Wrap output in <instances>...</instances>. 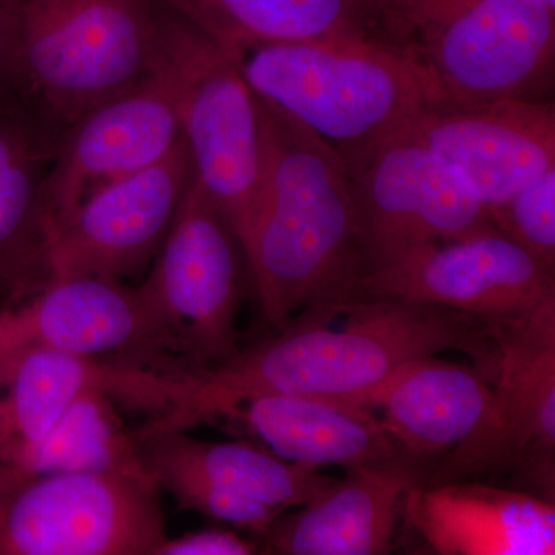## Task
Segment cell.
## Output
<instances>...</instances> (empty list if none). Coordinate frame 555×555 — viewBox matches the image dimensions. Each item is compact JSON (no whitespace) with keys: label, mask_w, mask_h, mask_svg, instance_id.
I'll return each instance as SVG.
<instances>
[{"label":"cell","mask_w":555,"mask_h":555,"mask_svg":"<svg viewBox=\"0 0 555 555\" xmlns=\"http://www.w3.org/2000/svg\"><path fill=\"white\" fill-rule=\"evenodd\" d=\"M345 326L288 324L275 338L210 369L179 375L164 425L188 430L224 418L241 400L269 393L349 397L378 385L409 361L459 350L494 382L499 346L489 321L398 298L363 297Z\"/></svg>","instance_id":"1"},{"label":"cell","mask_w":555,"mask_h":555,"mask_svg":"<svg viewBox=\"0 0 555 555\" xmlns=\"http://www.w3.org/2000/svg\"><path fill=\"white\" fill-rule=\"evenodd\" d=\"M255 101L261 189L243 251L259 305L278 332L298 321L331 323L358 299L364 273L352 178L324 139Z\"/></svg>","instance_id":"2"},{"label":"cell","mask_w":555,"mask_h":555,"mask_svg":"<svg viewBox=\"0 0 555 555\" xmlns=\"http://www.w3.org/2000/svg\"><path fill=\"white\" fill-rule=\"evenodd\" d=\"M0 9L3 83L61 131L158 69V0H0Z\"/></svg>","instance_id":"3"},{"label":"cell","mask_w":555,"mask_h":555,"mask_svg":"<svg viewBox=\"0 0 555 555\" xmlns=\"http://www.w3.org/2000/svg\"><path fill=\"white\" fill-rule=\"evenodd\" d=\"M232 61L258 100L308 127L345 160L441 105L422 69L375 40L258 43Z\"/></svg>","instance_id":"4"},{"label":"cell","mask_w":555,"mask_h":555,"mask_svg":"<svg viewBox=\"0 0 555 555\" xmlns=\"http://www.w3.org/2000/svg\"><path fill=\"white\" fill-rule=\"evenodd\" d=\"M387 46L433 80L441 105L543 100L555 7L543 0H379Z\"/></svg>","instance_id":"5"},{"label":"cell","mask_w":555,"mask_h":555,"mask_svg":"<svg viewBox=\"0 0 555 555\" xmlns=\"http://www.w3.org/2000/svg\"><path fill=\"white\" fill-rule=\"evenodd\" d=\"M159 2V65L177 96L196 181L228 219L241 248L261 189L257 101L235 62Z\"/></svg>","instance_id":"6"},{"label":"cell","mask_w":555,"mask_h":555,"mask_svg":"<svg viewBox=\"0 0 555 555\" xmlns=\"http://www.w3.org/2000/svg\"><path fill=\"white\" fill-rule=\"evenodd\" d=\"M499 346L494 408L488 425L437 460L423 485L511 470L521 491L555 495V297L489 321Z\"/></svg>","instance_id":"7"},{"label":"cell","mask_w":555,"mask_h":555,"mask_svg":"<svg viewBox=\"0 0 555 555\" xmlns=\"http://www.w3.org/2000/svg\"><path fill=\"white\" fill-rule=\"evenodd\" d=\"M152 477L40 474L0 492V555H158L169 535Z\"/></svg>","instance_id":"8"},{"label":"cell","mask_w":555,"mask_h":555,"mask_svg":"<svg viewBox=\"0 0 555 555\" xmlns=\"http://www.w3.org/2000/svg\"><path fill=\"white\" fill-rule=\"evenodd\" d=\"M243 261L228 219L193 175L144 283L182 371L215 367L240 352Z\"/></svg>","instance_id":"9"},{"label":"cell","mask_w":555,"mask_h":555,"mask_svg":"<svg viewBox=\"0 0 555 555\" xmlns=\"http://www.w3.org/2000/svg\"><path fill=\"white\" fill-rule=\"evenodd\" d=\"M345 163L360 211L364 273L412 248L492 225L465 177L414 142L386 139Z\"/></svg>","instance_id":"10"},{"label":"cell","mask_w":555,"mask_h":555,"mask_svg":"<svg viewBox=\"0 0 555 555\" xmlns=\"http://www.w3.org/2000/svg\"><path fill=\"white\" fill-rule=\"evenodd\" d=\"M195 169L184 134L147 169L108 185L76 208L33 255L24 275L119 281L159 254Z\"/></svg>","instance_id":"11"},{"label":"cell","mask_w":555,"mask_h":555,"mask_svg":"<svg viewBox=\"0 0 555 555\" xmlns=\"http://www.w3.org/2000/svg\"><path fill=\"white\" fill-rule=\"evenodd\" d=\"M181 139L177 96L159 64L141 86L80 116L62 131L40 190L31 257L87 199L158 163Z\"/></svg>","instance_id":"12"},{"label":"cell","mask_w":555,"mask_h":555,"mask_svg":"<svg viewBox=\"0 0 555 555\" xmlns=\"http://www.w3.org/2000/svg\"><path fill=\"white\" fill-rule=\"evenodd\" d=\"M554 270L494 225L425 244L358 281V298H398L502 320L555 297Z\"/></svg>","instance_id":"13"},{"label":"cell","mask_w":555,"mask_h":555,"mask_svg":"<svg viewBox=\"0 0 555 555\" xmlns=\"http://www.w3.org/2000/svg\"><path fill=\"white\" fill-rule=\"evenodd\" d=\"M33 343L94 360L178 371L169 335L144 284L100 276L38 284L27 302L0 313V345Z\"/></svg>","instance_id":"14"},{"label":"cell","mask_w":555,"mask_h":555,"mask_svg":"<svg viewBox=\"0 0 555 555\" xmlns=\"http://www.w3.org/2000/svg\"><path fill=\"white\" fill-rule=\"evenodd\" d=\"M392 138L422 145L455 167L489 210L554 169L555 105L547 98L437 105Z\"/></svg>","instance_id":"15"},{"label":"cell","mask_w":555,"mask_h":555,"mask_svg":"<svg viewBox=\"0 0 555 555\" xmlns=\"http://www.w3.org/2000/svg\"><path fill=\"white\" fill-rule=\"evenodd\" d=\"M334 398L372 409L401 455L433 470L488 425L494 386L474 364L433 356L409 361L363 392Z\"/></svg>","instance_id":"16"},{"label":"cell","mask_w":555,"mask_h":555,"mask_svg":"<svg viewBox=\"0 0 555 555\" xmlns=\"http://www.w3.org/2000/svg\"><path fill=\"white\" fill-rule=\"evenodd\" d=\"M404 521L438 555H554L555 502L483 481L416 485Z\"/></svg>","instance_id":"17"},{"label":"cell","mask_w":555,"mask_h":555,"mask_svg":"<svg viewBox=\"0 0 555 555\" xmlns=\"http://www.w3.org/2000/svg\"><path fill=\"white\" fill-rule=\"evenodd\" d=\"M133 364L94 360L33 343L0 345V492L83 392L101 387L120 404L133 386Z\"/></svg>","instance_id":"18"},{"label":"cell","mask_w":555,"mask_h":555,"mask_svg":"<svg viewBox=\"0 0 555 555\" xmlns=\"http://www.w3.org/2000/svg\"><path fill=\"white\" fill-rule=\"evenodd\" d=\"M430 467L400 459L346 470L298 513L261 532L272 553L286 555H379L389 553L403 500L423 485Z\"/></svg>","instance_id":"19"},{"label":"cell","mask_w":555,"mask_h":555,"mask_svg":"<svg viewBox=\"0 0 555 555\" xmlns=\"http://www.w3.org/2000/svg\"><path fill=\"white\" fill-rule=\"evenodd\" d=\"M224 418L240 422L281 459L317 469L385 465L401 456L377 414L343 398L269 393L241 400Z\"/></svg>","instance_id":"20"},{"label":"cell","mask_w":555,"mask_h":555,"mask_svg":"<svg viewBox=\"0 0 555 555\" xmlns=\"http://www.w3.org/2000/svg\"><path fill=\"white\" fill-rule=\"evenodd\" d=\"M134 438L153 478L164 473L188 474L281 513L312 502L337 481L317 467L287 462L247 441L208 443L188 436L184 429L153 423L134 430Z\"/></svg>","instance_id":"21"},{"label":"cell","mask_w":555,"mask_h":555,"mask_svg":"<svg viewBox=\"0 0 555 555\" xmlns=\"http://www.w3.org/2000/svg\"><path fill=\"white\" fill-rule=\"evenodd\" d=\"M233 60L258 43L385 42L379 0H160Z\"/></svg>","instance_id":"22"},{"label":"cell","mask_w":555,"mask_h":555,"mask_svg":"<svg viewBox=\"0 0 555 555\" xmlns=\"http://www.w3.org/2000/svg\"><path fill=\"white\" fill-rule=\"evenodd\" d=\"M61 134L10 87L0 86V275H16L30 257L40 190Z\"/></svg>","instance_id":"23"},{"label":"cell","mask_w":555,"mask_h":555,"mask_svg":"<svg viewBox=\"0 0 555 555\" xmlns=\"http://www.w3.org/2000/svg\"><path fill=\"white\" fill-rule=\"evenodd\" d=\"M116 406L115 398L101 387L83 392L28 456L14 485L40 474L73 470L152 477L139 454L134 430L127 429Z\"/></svg>","instance_id":"24"},{"label":"cell","mask_w":555,"mask_h":555,"mask_svg":"<svg viewBox=\"0 0 555 555\" xmlns=\"http://www.w3.org/2000/svg\"><path fill=\"white\" fill-rule=\"evenodd\" d=\"M488 217L507 238L555 269V167L489 208Z\"/></svg>","instance_id":"25"},{"label":"cell","mask_w":555,"mask_h":555,"mask_svg":"<svg viewBox=\"0 0 555 555\" xmlns=\"http://www.w3.org/2000/svg\"><path fill=\"white\" fill-rule=\"evenodd\" d=\"M155 481L158 488L166 489L175 496L182 509L196 511L215 520L250 529L257 534L264 532L284 514L275 507L225 491L188 474L164 473L156 476Z\"/></svg>","instance_id":"26"},{"label":"cell","mask_w":555,"mask_h":555,"mask_svg":"<svg viewBox=\"0 0 555 555\" xmlns=\"http://www.w3.org/2000/svg\"><path fill=\"white\" fill-rule=\"evenodd\" d=\"M258 546L230 531V529H204L189 532L164 542L158 555H251Z\"/></svg>","instance_id":"27"},{"label":"cell","mask_w":555,"mask_h":555,"mask_svg":"<svg viewBox=\"0 0 555 555\" xmlns=\"http://www.w3.org/2000/svg\"><path fill=\"white\" fill-rule=\"evenodd\" d=\"M5 75V28H3L2 9H0V83Z\"/></svg>","instance_id":"28"},{"label":"cell","mask_w":555,"mask_h":555,"mask_svg":"<svg viewBox=\"0 0 555 555\" xmlns=\"http://www.w3.org/2000/svg\"><path fill=\"white\" fill-rule=\"evenodd\" d=\"M543 2H546L547 5L555 7V0H543Z\"/></svg>","instance_id":"29"}]
</instances>
